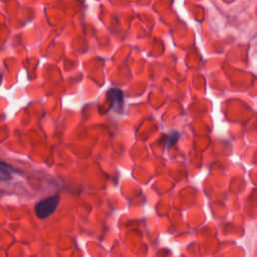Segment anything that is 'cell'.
<instances>
[{"label": "cell", "instance_id": "277c9868", "mask_svg": "<svg viewBox=\"0 0 257 257\" xmlns=\"http://www.w3.org/2000/svg\"><path fill=\"white\" fill-rule=\"evenodd\" d=\"M0 171L3 172L4 174H7L8 171H9V172H16V173H19L18 170H15L13 167H11V166H9L8 164H6V163H4V162H1V161H0Z\"/></svg>", "mask_w": 257, "mask_h": 257}, {"label": "cell", "instance_id": "3957f363", "mask_svg": "<svg viewBox=\"0 0 257 257\" xmlns=\"http://www.w3.org/2000/svg\"><path fill=\"white\" fill-rule=\"evenodd\" d=\"M179 139V133L178 132H172L170 133L168 136H167V142H166V145H167V148H170L171 146H173L177 140Z\"/></svg>", "mask_w": 257, "mask_h": 257}, {"label": "cell", "instance_id": "6da1fadb", "mask_svg": "<svg viewBox=\"0 0 257 257\" xmlns=\"http://www.w3.org/2000/svg\"><path fill=\"white\" fill-rule=\"evenodd\" d=\"M58 204L59 197L57 195L42 199L35 205V214L39 219H45L56 210Z\"/></svg>", "mask_w": 257, "mask_h": 257}, {"label": "cell", "instance_id": "7a4b0ae2", "mask_svg": "<svg viewBox=\"0 0 257 257\" xmlns=\"http://www.w3.org/2000/svg\"><path fill=\"white\" fill-rule=\"evenodd\" d=\"M107 96L111 102V107H113L117 112H122L123 109V93L118 88H110L107 91Z\"/></svg>", "mask_w": 257, "mask_h": 257}]
</instances>
